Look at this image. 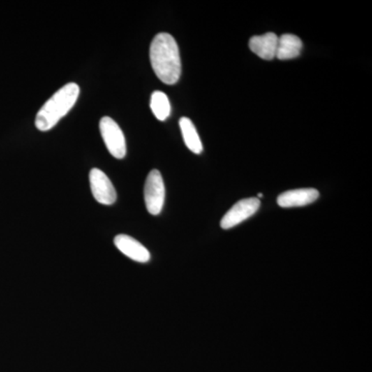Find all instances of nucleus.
<instances>
[{
  "label": "nucleus",
  "mask_w": 372,
  "mask_h": 372,
  "mask_svg": "<svg viewBox=\"0 0 372 372\" xmlns=\"http://www.w3.org/2000/svg\"><path fill=\"white\" fill-rule=\"evenodd\" d=\"M179 126L187 148L193 154H200L203 151V145L195 124L189 118L182 117L180 119Z\"/></svg>",
  "instance_id": "11"
},
{
  "label": "nucleus",
  "mask_w": 372,
  "mask_h": 372,
  "mask_svg": "<svg viewBox=\"0 0 372 372\" xmlns=\"http://www.w3.org/2000/svg\"><path fill=\"white\" fill-rule=\"evenodd\" d=\"M114 243L124 256L139 263H147L150 260V253L144 245L129 235H118Z\"/></svg>",
  "instance_id": "7"
},
{
  "label": "nucleus",
  "mask_w": 372,
  "mask_h": 372,
  "mask_svg": "<svg viewBox=\"0 0 372 372\" xmlns=\"http://www.w3.org/2000/svg\"><path fill=\"white\" fill-rule=\"evenodd\" d=\"M99 131L107 149L115 159H121L126 154V143L124 131L110 117H103L99 121Z\"/></svg>",
  "instance_id": "4"
},
{
  "label": "nucleus",
  "mask_w": 372,
  "mask_h": 372,
  "mask_svg": "<svg viewBox=\"0 0 372 372\" xmlns=\"http://www.w3.org/2000/svg\"><path fill=\"white\" fill-rule=\"evenodd\" d=\"M258 198H263V195H262V193H258Z\"/></svg>",
  "instance_id": "13"
},
{
  "label": "nucleus",
  "mask_w": 372,
  "mask_h": 372,
  "mask_svg": "<svg viewBox=\"0 0 372 372\" xmlns=\"http://www.w3.org/2000/svg\"><path fill=\"white\" fill-rule=\"evenodd\" d=\"M80 94L76 83H69L55 92L39 111L36 117V126L39 131H50L66 116L75 106Z\"/></svg>",
  "instance_id": "2"
},
{
  "label": "nucleus",
  "mask_w": 372,
  "mask_h": 372,
  "mask_svg": "<svg viewBox=\"0 0 372 372\" xmlns=\"http://www.w3.org/2000/svg\"><path fill=\"white\" fill-rule=\"evenodd\" d=\"M320 193L316 188H300L286 191L277 198V203L283 208L302 207L316 202Z\"/></svg>",
  "instance_id": "8"
},
{
  "label": "nucleus",
  "mask_w": 372,
  "mask_h": 372,
  "mask_svg": "<svg viewBox=\"0 0 372 372\" xmlns=\"http://www.w3.org/2000/svg\"><path fill=\"white\" fill-rule=\"evenodd\" d=\"M166 189L163 176L159 170L150 171L144 187L145 204L148 212L159 216L165 204Z\"/></svg>",
  "instance_id": "3"
},
{
  "label": "nucleus",
  "mask_w": 372,
  "mask_h": 372,
  "mask_svg": "<svg viewBox=\"0 0 372 372\" xmlns=\"http://www.w3.org/2000/svg\"><path fill=\"white\" fill-rule=\"evenodd\" d=\"M89 181L92 195L99 203L103 205H112L116 202V191L110 178L103 171L99 169H92L90 171Z\"/></svg>",
  "instance_id": "5"
},
{
  "label": "nucleus",
  "mask_w": 372,
  "mask_h": 372,
  "mask_svg": "<svg viewBox=\"0 0 372 372\" xmlns=\"http://www.w3.org/2000/svg\"><path fill=\"white\" fill-rule=\"evenodd\" d=\"M303 44L301 39L294 34H283L278 38L276 56L279 60L294 59L301 53Z\"/></svg>",
  "instance_id": "10"
},
{
  "label": "nucleus",
  "mask_w": 372,
  "mask_h": 372,
  "mask_svg": "<svg viewBox=\"0 0 372 372\" xmlns=\"http://www.w3.org/2000/svg\"><path fill=\"white\" fill-rule=\"evenodd\" d=\"M278 38L273 32H268L263 36H253L249 39V49L258 57L265 60H272L276 56Z\"/></svg>",
  "instance_id": "9"
},
{
  "label": "nucleus",
  "mask_w": 372,
  "mask_h": 372,
  "mask_svg": "<svg viewBox=\"0 0 372 372\" xmlns=\"http://www.w3.org/2000/svg\"><path fill=\"white\" fill-rule=\"evenodd\" d=\"M150 61L157 78L165 84H176L181 76L179 48L171 34H157L150 46Z\"/></svg>",
  "instance_id": "1"
},
{
  "label": "nucleus",
  "mask_w": 372,
  "mask_h": 372,
  "mask_svg": "<svg viewBox=\"0 0 372 372\" xmlns=\"http://www.w3.org/2000/svg\"><path fill=\"white\" fill-rule=\"evenodd\" d=\"M261 203L258 198H248L236 203L221 219V226L223 230L234 228V226L243 223L249 217L258 211Z\"/></svg>",
  "instance_id": "6"
},
{
  "label": "nucleus",
  "mask_w": 372,
  "mask_h": 372,
  "mask_svg": "<svg viewBox=\"0 0 372 372\" xmlns=\"http://www.w3.org/2000/svg\"><path fill=\"white\" fill-rule=\"evenodd\" d=\"M150 108L157 119L164 121L171 114V105L167 94L163 91H154L150 99Z\"/></svg>",
  "instance_id": "12"
}]
</instances>
